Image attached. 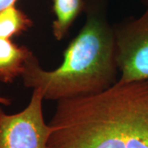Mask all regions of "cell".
<instances>
[{
    "mask_svg": "<svg viewBox=\"0 0 148 148\" xmlns=\"http://www.w3.org/2000/svg\"><path fill=\"white\" fill-rule=\"evenodd\" d=\"M48 148H148V80L57 101Z\"/></svg>",
    "mask_w": 148,
    "mask_h": 148,
    "instance_id": "obj_1",
    "label": "cell"
},
{
    "mask_svg": "<svg viewBox=\"0 0 148 148\" xmlns=\"http://www.w3.org/2000/svg\"><path fill=\"white\" fill-rule=\"evenodd\" d=\"M108 0H85L86 22L69 43L61 65L45 70L32 52L21 77L48 101L95 95L115 84L118 66L114 27L107 16Z\"/></svg>",
    "mask_w": 148,
    "mask_h": 148,
    "instance_id": "obj_2",
    "label": "cell"
},
{
    "mask_svg": "<svg viewBox=\"0 0 148 148\" xmlns=\"http://www.w3.org/2000/svg\"><path fill=\"white\" fill-rule=\"evenodd\" d=\"M138 17L114 25L119 82L148 80V6Z\"/></svg>",
    "mask_w": 148,
    "mask_h": 148,
    "instance_id": "obj_3",
    "label": "cell"
},
{
    "mask_svg": "<svg viewBox=\"0 0 148 148\" xmlns=\"http://www.w3.org/2000/svg\"><path fill=\"white\" fill-rule=\"evenodd\" d=\"M44 96L32 90L26 108L7 114L0 108V148H48L52 127L43 114Z\"/></svg>",
    "mask_w": 148,
    "mask_h": 148,
    "instance_id": "obj_4",
    "label": "cell"
},
{
    "mask_svg": "<svg viewBox=\"0 0 148 148\" xmlns=\"http://www.w3.org/2000/svg\"><path fill=\"white\" fill-rule=\"evenodd\" d=\"M32 52L27 46L12 42V39L0 38V82L11 83L21 77Z\"/></svg>",
    "mask_w": 148,
    "mask_h": 148,
    "instance_id": "obj_5",
    "label": "cell"
},
{
    "mask_svg": "<svg viewBox=\"0 0 148 148\" xmlns=\"http://www.w3.org/2000/svg\"><path fill=\"white\" fill-rule=\"evenodd\" d=\"M84 7L85 0H53V12L56 19L52 24V32L57 40L66 36Z\"/></svg>",
    "mask_w": 148,
    "mask_h": 148,
    "instance_id": "obj_6",
    "label": "cell"
},
{
    "mask_svg": "<svg viewBox=\"0 0 148 148\" xmlns=\"http://www.w3.org/2000/svg\"><path fill=\"white\" fill-rule=\"evenodd\" d=\"M33 25L32 20L27 14L11 5L0 11V38L12 39L27 32Z\"/></svg>",
    "mask_w": 148,
    "mask_h": 148,
    "instance_id": "obj_7",
    "label": "cell"
},
{
    "mask_svg": "<svg viewBox=\"0 0 148 148\" xmlns=\"http://www.w3.org/2000/svg\"><path fill=\"white\" fill-rule=\"evenodd\" d=\"M19 0H0V11L11 5L16 4Z\"/></svg>",
    "mask_w": 148,
    "mask_h": 148,
    "instance_id": "obj_8",
    "label": "cell"
},
{
    "mask_svg": "<svg viewBox=\"0 0 148 148\" xmlns=\"http://www.w3.org/2000/svg\"><path fill=\"white\" fill-rule=\"evenodd\" d=\"M11 104V100L8 98H6L4 96L0 95V105L3 106H9Z\"/></svg>",
    "mask_w": 148,
    "mask_h": 148,
    "instance_id": "obj_9",
    "label": "cell"
},
{
    "mask_svg": "<svg viewBox=\"0 0 148 148\" xmlns=\"http://www.w3.org/2000/svg\"><path fill=\"white\" fill-rule=\"evenodd\" d=\"M141 2L144 6H146V7L148 6V0H141Z\"/></svg>",
    "mask_w": 148,
    "mask_h": 148,
    "instance_id": "obj_10",
    "label": "cell"
}]
</instances>
